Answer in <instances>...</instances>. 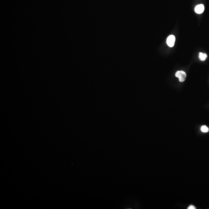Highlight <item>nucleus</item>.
Masks as SVG:
<instances>
[{
    "mask_svg": "<svg viewBox=\"0 0 209 209\" xmlns=\"http://www.w3.org/2000/svg\"><path fill=\"white\" fill-rule=\"evenodd\" d=\"M175 76L179 79L180 82H183L185 81L186 78V74L183 71H178L175 73Z\"/></svg>",
    "mask_w": 209,
    "mask_h": 209,
    "instance_id": "f257e3e1",
    "label": "nucleus"
},
{
    "mask_svg": "<svg viewBox=\"0 0 209 209\" xmlns=\"http://www.w3.org/2000/svg\"><path fill=\"white\" fill-rule=\"evenodd\" d=\"M175 37L173 35H170L168 36L167 40V43L168 46L173 47L175 43Z\"/></svg>",
    "mask_w": 209,
    "mask_h": 209,
    "instance_id": "f03ea898",
    "label": "nucleus"
},
{
    "mask_svg": "<svg viewBox=\"0 0 209 209\" xmlns=\"http://www.w3.org/2000/svg\"><path fill=\"white\" fill-rule=\"evenodd\" d=\"M195 11L198 14H201L204 12V6L203 4L198 5L195 8Z\"/></svg>",
    "mask_w": 209,
    "mask_h": 209,
    "instance_id": "7ed1b4c3",
    "label": "nucleus"
},
{
    "mask_svg": "<svg viewBox=\"0 0 209 209\" xmlns=\"http://www.w3.org/2000/svg\"><path fill=\"white\" fill-rule=\"evenodd\" d=\"M207 54L206 53L200 52L199 53V58L201 61H205L207 58Z\"/></svg>",
    "mask_w": 209,
    "mask_h": 209,
    "instance_id": "20e7f679",
    "label": "nucleus"
},
{
    "mask_svg": "<svg viewBox=\"0 0 209 209\" xmlns=\"http://www.w3.org/2000/svg\"><path fill=\"white\" fill-rule=\"evenodd\" d=\"M201 130L202 132H207L209 131V128L206 125H203L201 127Z\"/></svg>",
    "mask_w": 209,
    "mask_h": 209,
    "instance_id": "39448f33",
    "label": "nucleus"
},
{
    "mask_svg": "<svg viewBox=\"0 0 209 209\" xmlns=\"http://www.w3.org/2000/svg\"><path fill=\"white\" fill-rule=\"evenodd\" d=\"M188 209H196V208L195 206H194V205H190L189 207H188Z\"/></svg>",
    "mask_w": 209,
    "mask_h": 209,
    "instance_id": "423d86ee",
    "label": "nucleus"
}]
</instances>
